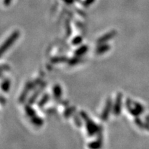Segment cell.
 I'll return each mask as SVG.
<instances>
[{"label": "cell", "instance_id": "e0dca14e", "mask_svg": "<svg viewBox=\"0 0 149 149\" xmlns=\"http://www.w3.org/2000/svg\"><path fill=\"white\" fill-rule=\"evenodd\" d=\"M68 59L64 56H56L51 59V62L53 64H59V63L68 62Z\"/></svg>", "mask_w": 149, "mask_h": 149}, {"label": "cell", "instance_id": "cb8c5ba5", "mask_svg": "<svg viewBox=\"0 0 149 149\" xmlns=\"http://www.w3.org/2000/svg\"><path fill=\"white\" fill-rule=\"evenodd\" d=\"M6 102V100L3 97L0 96V103L2 104H4Z\"/></svg>", "mask_w": 149, "mask_h": 149}, {"label": "cell", "instance_id": "9c48e42d", "mask_svg": "<svg viewBox=\"0 0 149 149\" xmlns=\"http://www.w3.org/2000/svg\"><path fill=\"white\" fill-rule=\"evenodd\" d=\"M97 139L96 140L90 142L88 145V147L89 148L91 149H97V148H100L102 146V133H100L97 135Z\"/></svg>", "mask_w": 149, "mask_h": 149}, {"label": "cell", "instance_id": "5bb4252c", "mask_svg": "<svg viewBox=\"0 0 149 149\" xmlns=\"http://www.w3.org/2000/svg\"><path fill=\"white\" fill-rule=\"evenodd\" d=\"M49 100H50V95L48 94V93H46V94H44V95L42 97V98L37 102V107L42 109V108L44 107V106L48 103Z\"/></svg>", "mask_w": 149, "mask_h": 149}, {"label": "cell", "instance_id": "8992f818", "mask_svg": "<svg viewBox=\"0 0 149 149\" xmlns=\"http://www.w3.org/2000/svg\"><path fill=\"white\" fill-rule=\"evenodd\" d=\"M113 104L111 98H108L105 104V107H104L101 114V120L102 121L106 122L109 119L110 113H111V111H113Z\"/></svg>", "mask_w": 149, "mask_h": 149}, {"label": "cell", "instance_id": "277c9868", "mask_svg": "<svg viewBox=\"0 0 149 149\" xmlns=\"http://www.w3.org/2000/svg\"><path fill=\"white\" fill-rule=\"evenodd\" d=\"M20 33L19 31H15L9 36L6 40L1 44L0 46V57H2V55L10 48L11 46L13 45V44L18 40L19 37Z\"/></svg>", "mask_w": 149, "mask_h": 149}, {"label": "cell", "instance_id": "9a60e30c", "mask_svg": "<svg viewBox=\"0 0 149 149\" xmlns=\"http://www.w3.org/2000/svg\"><path fill=\"white\" fill-rule=\"evenodd\" d=\"M11 82L9 79H4L1 84V88L3 92L8 93L10 89Z\"/></svg>", "mask_w": 149, "mask_h": 149}, {"label": "cell", "instance_id": "7402d4cb", "mask_svg": "<svg viewBox=\"0 0 149 149\" xmlns=\"http://www.w3.org/2000/svg\"><path fill=\"white\" fill-rule=\"evenodd\" d=\"M95 0H84V5L86 7L90 6L91 4H93V3L95 2Z\"/></svg>", "mask_w": 149, "mask_h": 149}, {"label": "cell", "instance_id": "ba28073f", "mask_svg": "<svg viewBox=\"0 0 149 149\" xmlns=\"http://www.w3.org/2000/svg\"><path fill=\"white\" fill-rule=\"evenodd\" d=\"M117 35V31H111L110 32L106 33L100 37L97 41V44H105L107 43L109 41L111 40L113 37H115Z\"/></svg>", "mask_w": 149, "mask_h": 149}, {"label": "cell", "instance_id": "603a6c76", "mask_svg": "<svg viewBox=\"0 0 149 149\" xmlns=\"http://www.w3.org/2000/svg\"><path fill=\"white\" fill-rule=\"evenodd\" d=\"M13 2V0H3V4L4 6L8 7Z\"/></svg>", "mask_w": 149, "mask_h": 149}, {"label": "cell", "instance_id": "8fae6325", "mask_svg": "<svg viewBox=\"0 0 149 149\" xmlns=\"http://www.w3.org/2000/svg\"><path fill=\"white\" fill-rule=\"evenodd\" d=\"M111 46L109 44H98L97 48H96V53L97 55H102V54H104L106 53H107L108 51H110L111 49Z\"/></svg>", "mask_w": 149, "mask_h": 149}, {"label": "cell", "instance_id": "ffe728a7", "mask_svg": "<svg viewBox=\"0 0 149 149\" xmlns=\"http://www.w3.org/2000/svg\"><path fill=\"white\" fill-rule=\"evenodd\" d=\"M72 117H73V121L74 124L77 126V127L80 128L81 126H82V122H81V117L80 114H77V113H74V114L72 115Z\"/></svg>", "mask_w": 149, "mask_h": 149}, {"label": "cell", "instance_id": "2e32d148", "mask_svg": "<svg viewBox=\"0 0 149 149\" xmlns=\"http://www.w3.org/2000/svg\"><path fill=\"white\" fill-rule=\"evenodd\" d=\"M24 110H25L26 114L27 116H29L30 118L36 115V111L31 107V104H28L27 105H26L25 108H24Z\"/></svg>", "mask_w": 149, "mask_h": 149}, {"label": "cell", "instance_id": "4fadbf2b", "mask_svg": "<svg viewBox=\"0 0 149 149\" xmlns=\"http://www.w3.org/2000/svg\"><path fill=\"white\" fill-rule=\"evenodd\" d=\"M88 51V47L86 45H81L79 46L77 49L75 50L74 51V55L78 56V57H82Z\"/></svg>", "mask_w": 149, "mask_h": 149}, {"label": "cell", "instance_id": "3957f363", "mask_svg": "<svg viewBox=\"0 0 149 149\" xmlns=\"http://www.w3.org/2000/svg\"><path fill=\"white\" fill-rule=\"evenodd\" d=\"M125 105L128 111L134 117L139 116L144 111V108L141 104L136 102H132L129 98L126 99Z\"/></svg>", "mask_w": 149, "mask_h": 149}, {"label": "cell", "instance_id": "d6986e66", "mask_svg": "<svg viewBox=\"0 0 149 149\" xmlns=\"http://www.w3.org/2000/svg\"><path fill=\"white\" fill-rule=\"evenodd\" d=\"M82 61V59H81V57H78V56L74 55V57L72 58L68 59V64L70 65V66H74V65L79 64V63H81Z\"/></svg>", "mask_w": 149, "mask_h": 149}, {"label": "cell", "instance_id": "7c38bea8", "mask_svg": "<svg viewBox=\"0 0 149 149\" xmlns=\"http://www.w3.org/2000/svg\"><path fill=\"white\" fill-rule=\"evenodd\" d=\"M31 122L33 125L37 126V127H40L44 124V120L42 117L40 116H37L35 115V116L31 117Z\"/></svg>", "mask_w": 149, "mask_h": 149}, {"label": "cell", "instance_id": "44dd1931", "mask_svg": "<svg viewBox=\"0 0 149 149\" xmlns=\"http://www.w3.org/2000/svg\"><path fill=\"white\" fill-rule=\"evenodd\" d=\"M83 42V39L81 36H76L74 37L72 40V44L74 46H78L80 45Z\"/></svg>", "mask_w": 149, "mask_h": 149}, {"label": "cell", "instance_id": "30bf717a", "mask_svg": "<svg viewBox=\"0 0 149 149\" xmlns=\"http://www.w3.org/2000/svg\"><path fill=\"white\" fill-rule=\"evenodd\" d=\"M53 95L55 100H59L62 97V88L59 84H55L53 87Z\"/></svg>", "mask_w": 149, "mask_h": 149}, {"label": "cell", "instance_id": "52a82bcc", "mask_svg": "<svg viewBox=\"0 0 149 149\" xmlns=\"http://www.w3.org/2000/svg\"><path fill=\"white\" fill-rule=\"evenodd\" d=\"M46 86V83L41 84L40 85V87L35 91V92L33 93V94L31 96V97L29 98V101H28V104H31V105H33V104H35L37 100V98L39 97V96L40 95L41 93H42V91H44V88H45Z\"/></svg>", "mask_w": 149, "mask_h": 149}, {"label": "cell", "instance_id": "7a4b0ae2", "mask_svg": "<svg viewBox=\"0 0 149 149\" xmlns=\"http://www.w3.org/2000/svg\"><path fill=\"white\" fill-rule=\"evenodd\" d=\"M42 84V80L40 79H37L35 80L34 81H29L26 84L25 86L22 91V92L20 95V96L19 97V103H24L26 100V98L28 97V95L29 94V93L31 92L33 89L36 88L38 85H40Z\"/></svg>", "mask_w": 149, "mask_h": 149}, {"label": "cell", "instance_id": "ac0fdd59", "mask_svg": "<svg viewBox=\"0 0 149 149\" xmlns=\"http://www.w3.org/2000/svg\"><path fill=\"white\" fill-rule=\"evenodd\" d=\"M76 108L75 107H68L65 110L64 113V116L65 118H69L70 117H71L75 113Z\"/></svg>", "mask_w": 149, "mask_h": 149}, {"label": "cell", "instance_id": "5b68a950", "mask_svg": "<svg viewBox=\"0 0 149 149\" xmlns=\"http://www.w3.org/2000/svg\"><path fill=\"white\" fill-rule=\"evenodd\" d=\"M122 99L123 95L122 93H119L117 95L116 98H115V103L113 105V114L116 116L120 115L121 112H122Z\"/></svg>", "mask_w": 149, "mask_h": 149}, {"label": "cell", "instance_id": "6da1fadb", "mask_svg": "<svg viewBox=\"0 0 149 149\" xmlns=\"http://www.w3.org/2000/svg\"><path fill=\"white\" fill-rule=\"evenodd\" d=\"M82 120L84 121L86 129L87 134L90 137L94 136L95 135H98V134L102 133V128L101 126H98L96 123H95L87 113L84 111H81L79 113Z\"/></svg>", "mask_w": 149, "mask_h": 149}]
</instances>
